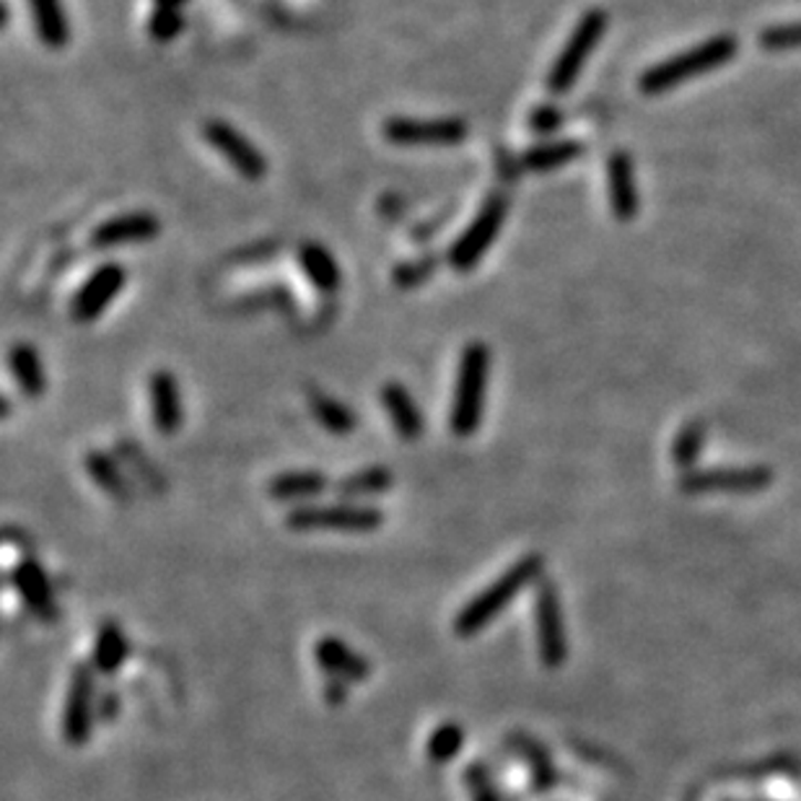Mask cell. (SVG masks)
Instances as JSON below:
<instances>
[{
  "label": "cell",
  "mask_w": 801,
  "mask_h": 801,
  "mask_svg": "<svg viewBox=\"0 0 801 801\" xmlns=\"http://www.w3.org/2000/svg\"><path fill=\"white\" fill-rule=\"evenodd\" d=\"M542 571H545L542 555L529 553L524 558H519V561L511 563L501 576L490 581L482 592L470 596V600L462 604V610L455 615L451 628H455L459 638L478 636V633L486 631L501 612L509 610V604L517 600L527 586H532L534 581L542 579Z\"/></svg>",
  "instance_id": "1"
},
{
  "label": "cell",
  "mask_w": 801,
  "mask_h": 801,
  "mask_svg": "<svg viewBox=\"0 0 801 801\" xmlns=\"http://www.w3.org/2000/svg\"><path fill=\"white\" fill-rule=\"evenodd\" d=\"M462 747H465V729L455 721H444L441 727H436L428 735L426 755L430 762H436V766H447V762L459 758Z\"/></svg>",
  "instance_id": "29"
},
{
  "label": "cell",
  "mask_w": 801,
  "mask_h": 801,
  "mask_svg": "<svg viewBox=\"0 0 801 801\" xmlns=\"http://www.w3.org/2000/svg\"><path fill=\"white\" fill-rule=\"evenodd\" d=\"M316 667L324 672V677L343 679L347 685L366 683L372 677V662L366 659L358 648L345 644L340 636H322L314 644Z\"/></svg>",
  "instance_id": "15"
},
{
  "label": "cell",
  "mask_w": 801,
  "mask_h": 801,
  "mask_svg": "<svg viewBox=\"0 0 801 801\" xmlns=\"http://www.w3.org/2000/svg\"><path fill=\"white\" fill-rule=\"evenodd\" d=\"M517 752L524 758L529 766V778H532V791L534 793H548L555 789L558 783V770L553 766V758L540 742H534L532 737L519 735L517 737Z\"/></svg>",
  "instance_id": "28"
},
{
  "label": "cell",
  "mask_w": 801,
  "mask_h": 801,
  "mask_svg": "<svg viewBox=\"0 0 801 801\" xmlns=\"http://www.w3.org/2000/svg\"><path fill=\"white\" fill-rule=\"evenodd\" d=\"M9 581L11 586L17 589L21 602L27 604V610L32 612L37 620H42V623H55L60 612L55 589H52V581L40 561H34V558H21V561L11 569Z\"/></svg>",
  "instance_id": "13"
},
{
  "label": "cell",
  "mask_w": 801,
  "mask_h": 801,
  "mask_svg": "<svg viewBox=\"0 0 801 801\" xmlns=\"http://www.w3.org/2000/svg\"><path fill=\"white\" fill-rule=\"evenodd\" d=\"M490 379V347L480 340L465 345L459 355L455 395H451L449 428L459 438H470L480 430L482 415H486Z\"/></svg>",
  "instance_id": "2"
},
{
  "label": "cell",
  "mask_w": 801,
  "mask_h": 801,
  "mask_svg": "<svg viewBox=\"0 0 801 801\" xmlns=\"http://www.w3.org/2000/svg\"><path fill=\"white\" fill-rule=\"evenodd\" d=\"M607 183H610L612 214H615L620 221H631V218L638 214V193H636V177H633V162L628 154L610 156Z\"/></svg>",
  "instance_id": "20"
},
{
  "label": "cell",
  "mask_w": 801,
  "mask_h": 801,
  "mask_svg": "<svg viewBox=\"0 0 801 801\" xmlns=\"http://www.w3.org/2000/svg\"><path fill=\"white\" fill-rule=\"evenodd\" d=\"M330 488V478L322 470H289L275 475L268 482V496L281 503H301L314 501Z\"/></svg>",
  "instance_id": "18"
},
{
  "label": "cell",
  "mask_w": 801,
  "mask_h": 801,
  "mask_svg": "<svg viewBox=\"0 0 801 801\" xmlns=\"http://www.w3.org/2000/svg\"><path fill=\"white\" fill-rule=\"evenodd\" d=\"M703 444H706V428L703 423H687V426L679 430L675 444H672V459H675L677 467H693L695 459H698Z\"/></svg>",
  "instance_id": "30"
},
{
  "label": "cell",
  "mask_w": 801,
  "mask_h": 801,
  "mask_svg": "<svg viewBox=\"0 0 801 801\" xmlns=\"http://www.w3.org/2000/svg\"><path fill=\"white\" fill-rule=\"evenodd\" d=\"M100 719L112 721L119 714V695L115 690H104L100 695V708H96Z\"/></svg>",
  "instance_id": "37"
},
{
  "label": "cell",
  "mask_w": 801,
  "mask_h": 801,
  "mask_svg": "<svg viewBox=\"0 0 801 801\" xmlns=\"http://www.w3.org/2000/svg\"><path fill=\"white\" fill-rule=\"evenodd\" d=\"M584 154V146L579 141L565 138V141H553V143H540V146H532L524 150L521 156V166L527 171H555L561 166L576 162V158Z\"/></svg>",
  "instance_id": "27"
},
{
  "label": "cell",
  "mask_w": 801,
  "mask_h": 801,
  "mask_svg": "<svg viewBox=\"0 0 801 801\" xmlns=\"http://www.w3.org/2000/svg\"><path fill=\"white\" fill-rule=\"evenodd\" d=\"M506 216H509V198H506V195H490V198L482 202L480 214L472 218L470 226H467L455 239V245L449 247L447 260L451 270H457V273H472L482 262V257L488 254V249L493 247V241L501 237Z\"/></svg>",
  "instance_id": "5"
},
{
  "label": "cell",
  "mask_w": 801,
  "mask_h": 801,
  "mask_svg": "<svg viewBox=\"0 0 801 801\" xmlns=\"http://www.w3.org/2000/svg\"><path fill=\"white\" fill-rule=\"evenodd\" d=\"M760 48L783 52V50H799L801 48V24H786V27H770L760 34Z\"/></svg>",
  "instance_id": "34"
},
{
  "label": "cell",
  "mask_w": 801,
  "mask_h": 801,
  "mask_svg": "<svg viewBox=\"0 0 801 801\" xmlns=\"http://www.w3.org/2000/svg\"><path fill=\"white\" fill-rule=\"evenodd\" d=\"M83 467H86L89 478L100 490H104L112 501L127 503L131 501V486H127L123 470H119L115 459H112L107 451L92 449L86 457H83Z\"/></svg>",
  "instance_id": "26"
},
{
  "label": "cell",
  "mask_w": 801,
  "mask_h": 801,
  "mask_svg": "<svg viewBox=\"0 0 801 801\" xmlns=\"http://www.w3.org/2000/svg\"><path fill=\"white\" fill-rule=\"evenodd\" d=\"M200 133H202V141H206L218 156H223L226 162H229L231 169L239 174V177L249 179V183H257V179L268 177V169H270L268 158H264L262 150L257 148L254 143L239 131V127L226 123V119L214 117V119H206V123H202Z\"/></svg>",
  "instance_id": "10"
},
{
  "label": "cell",
  "mask_w": 801,
  "mask_h": 801,
  "mask_svg": "<svg viewBox=\"0 0 801 801\" xmlns=\"http://www.w3.org/2000/svg\"><path fill=\"white\" fill-rule=\"evenodd\" d=\"M739 42L735 34H721L714 37V40L698 44V48L679 52V55L664 60V63L648 67V71L641 75V92L646 94H662L669 92V89L679 86L687 79H695V75L716 71V67L727 65L731 58L737 55Z\"/></svg>",
  "instance_id": "3"
},
{
  "label": "cell",
  "mask_w": 801,
  "mask_h": 801,
  "mask_svg": "<svg viewBox=\"0 0 801 801\" xmlns=\"http://www.w3.org/2000/svg\"><path fill=\"white\" fill-rule=\"evenodd\" d=\"M438 268V257L426 254L418 257V260H407L403 264H397L395 273H392V281H395L399 289H415V285L426 283L430 275L436 273Z\"/></svg>",
  "instance_id": "33"
},
{
  "label": "cell",
  "mask_w": 801,
  "mask_h": 801,
  "mask_svg": "<svg viewBox=\"0 0 801 801\" xmlns=\"http://www.w3.org/2000/svg\"><path fill=\"white\" fill-rule=\"evenodd\" d=\"M384 141L399 148H449L470 135L462 117H387L382 123Z\"/></svg>",
  "instance_id": "8"
},
{
  "label": "cell",
  "mask_w": 801,
  "mask_h": 801,
  "mask_svg": "<svg viewBox=\"0 0 801 801\" xmlns=\"http://www.w3.org/2000/svg\"><path fill=\"white\" fill-rule=\"evenodd\" d=\"M156 9H183L187 0H154Z\"/></svg>",
  "instance_id": "38"
},
{
  "label": "cell",
  "mask_w": 801,
  "mask_h": 801,
  "mask_svg": "<svg viewBox=\"0 0 801 801\" xmlns=\"http://www.w3.org/2000/svg\"><path fill=\"white\" fill-rule=\"evenodd\" d=\"M382 405L384 413L392 426H395L397 436L403 441H418L426 430V418H423V410L418 399L413 397V392L405 387L403 382H387L382 387Z\"/></svg>",
  "instance_id": "17"
},
{
  "label": "cell",
  "mask_w": 801,
  "mask_h": 801,
  "mask_svg": "<svg viewBox=\"0 0 801 801\" xmlns=\"http://www.w3.org/2000/svg\"><path fill=\"white\" fill-rule=\"evenodd\" d=\"M9 368L17 387L24 392L29 399H40L48 389V376H44V364L32 343H17L9 353Z\"/></svg>",
  "instance_id": "24"
},
{
  "label": "cell",
  "mask_w": 801,
  "mask_h": 801,
  "mask_svg": "<svg viewBox=\"0 0 801 801\" xmlns=\"http://www.w3.org/2000/svg\"><path fill=\"white\" fill-rule=\"evenodd\" d=\"M185 17L179 9H156L148 17V37L158 44L177 40L185 32Z\"/></svg>",
  "instance_id": "31"
},
{
  "label": "cell",
  "mask_w": 801,
  "mask_h": 801,
  "mask_svg": "<svg viewBox=\"0 0 801 801\" xmlns=\"http://www.w3.org/2000/svg\"><path fill=\"white\" fill-rule=\"evenodd\" d=\"M309 410H312V418L332 436H351L358 428V418H355L351 407L340 403L337 397L324 395L320 389L309 392Z\"/></svg>",
  "instance_id": "25"
},
{
  "label": "cell",
  "mask_w": 801,
  "mask_h": 801,
  "mask_svg": "<svg viewBox=\"0 0 801 801\" xmlns=\"http://www.w3.org/2000/svg\"><path fill=\"white\" fill-rule=\"evenodd\" d=\"M127 270L119 262H104L94 270L71 301V316L79 324H92L107 312L112 301L123 293Z\"/></svg>",
  "instance_id": "11"
},
{
  "label": "cell",
  "mask_w": 801,
  "mask_h": 801,
  "mask_svg": "<svg viewBox=\"0 0 801 801\" xmlns=\"http://www.w3.org/2000/svg\"><path fill=\"white\" fill-rule=\"evenodd\" d=\"M465 783L467 793H470V801H503L501 791L493 783V776L486 768V762H470L465 770Z\"/></svg>",
  "instance_id": "32"
},
{
  "label": "cell",
  "mask_w": 801,
  "mask_h": 801,
  "mask_svg": "<svg viewBox=\"0 0 801 801\" xmlns=\"http://www.w3.org/2000/svg\"><path fill=\"white\" fill-rule=\"evenodd\" d=\"M9 415H11V399L6 397L3 399V418H9Z\"/></svg>",
  "instance_id": "39"
},
{
  "label": "cell",
  "mask_w": 801,
  "mask_h": 801,
  "mask_svg": "<svg viewBox=\"0 0 801 801\" xmlns=\"http://www.w3.org/2000/svg\"><path fill=\"white\" fill-rule=\"evenodd\" d=\"M32 24L48 50H63L71 42V21H67L63 0H29Z\"/></svg>",
  "instance_id": "21"
},
{
  "label": "cell",
  "mask_w": 801,
  "mask_h": 801,
  "mask_svg": "<svg viewBox=\"0 0 801 801\" xmlns=\"http://www.w3.org/2000/svg\"><path fill=\"white\" fill-rule=\"evenodd\" d=\"M299 268L320 293H335L343 285V270L335 254L320 241H304L299 247Z\"/></svg>",
  "instance_id": "19"
},
{
  "label": "cell",
  "mask_w": 801,
  "mask_h": 801,
  "mask_svg": "<svg viewBox=\"0 0 801 801\" xmlns=\"http://www.w3.org/2000/svg\"><path fill=\"white\" fill-rule=\"evenodd\" d=\"M127 656H131V641H127L125 631L117 623L100 625L92 648V667L96 675H115L125 667Z\"/></svg>",
  "instance_id": "23"
},
{
  "label": "cell",
  "mask_w": 801,
  "mask_h": 801,
  "mask_svg": "<svg viewBox=\"0 0 801 801\" xmlns=\"http://www.w3.org/2000/svg\"><path fill=\"white\" fill-rule=\"evenodd\" d=\"M322 695H324V703H327V706H332V708L343 706L347 698V683H343V679H335V677H327L324 679Z\"/></svg>",
  "instance_id": "36"
},
{
  "label": "cell",
  "mask_w": 801,
  "mask_h": 801,
  "mask_svg": "<svg viewBox=\"0 0 801 801\" xmlns=\"http://www.w3.org/2000/svg\"><path fill=\"white\" fill-rule=\"evenodd\" d=\"M607 32V13L594 9L584 13V19L579 21L573 34L565 42V48L561 50V55L550 67L548 73V92L555 96L569 94L573 86H576L581 71H584L586 60L592 58V52L600 40Z\"/></svg>",
  "instance_id": "6"
},
{
  "label": "cell",
  "mask_w": 801,
  "mask_h": 801,
  "mask_svg": "<svg viewBox=\"0 0 801 801\" xmlns=\"http://www.w3.org/2000/svg\"><path fill=\"white\" fill-rule=\"evenodd\" d=\"M150 418L162 436H174L183 426V397H179V382L169 368H158L148 379Z\"/></svg>",
  "instance_id": "16"
},
{
  "label": "cell",
  "mask_w": 801,
  "mask_h": 801,
  "mask_svg": "<svg viewBox=\"0 0 801 801\" xmlns=\"http://www.w3.org/2000/svg\"><path fill=\"white\" fill-rule=\"evenodd\" d=\"M773 482V472L768 467H716V470L687 472L679 480V488L690 496L714 493V490H729V493H755Z\"/></svg>",
  "instance_id": "12"
},
{
  "label": "cell",
  "mask_w": 801,
  "mask_h": 801,
  "mask_svg": "<svg viewBox=\"0 0 801 801\" xmlns=\"http://www.w3.org/2000/svg\"><path fill=\"white\" fill-rule=\"evenodd\" d=\"M384 524V511L374 503L337 501V503H304L289 511L285 527L293 532H376Z\"/></svg>",
  "instance_id": "4"
},
{
  "label": "cell",
  "mask_w": 801,
  "mask_h": 801,
  "mask_svg": "<svg viewBox=\"0 0 801 801\" xmlns=\"http://www.w3.org/2000/svg\"><path fill=\"white\" fill-rule=\"evenodd\" d=\"M162 233V221L150 210H131V214L112 216L102 221L92 231V247L96 252L104 249H117L125 245H141V241H150Z\"/></svg>",
  "instance_id": "14"
},
{
  "label": "cell",
  "mask_w": 801,
  "mask_h": 801,
  "mask_svg": "<svg viewBox=\"0 0 801 801\" xmlns=\"http://www.w3.org/2000/svg\"><path fill=\"white\" fill-rule=\"evenodd\" d=\"M563 112L553 107V104H542V107L532 110V115H529V131H532L534 135H550L555 133L558 127H563Z\"/></svg>",
  "instance_id": "35"
},
{
  "label": "cell",
  "mask_w": 801,
  "mask_h": 801,
  "mask_svg": "<svg viewBox=\"0 0 801 801\" xmlns=\"http://www.w3.org/2000/svg\"><path fill=\"white\" fill-rule=\"evenodd\" d=\"M100 708V695H96V669L92 664H75L67 679V693L63 703V719L60 731L71 747H83L92 739Z\"/></svg>",
  "instance_id": "7"
},
{
  "label": "cell",
  "mask_w": 801,
  "mask_h": 801,
  "mask_svg": "<svg viewBox=\"0 0 801 801\" xmlns=\"http://www.w3.org/2000/svg\"><path fill=\"white\" fill-rule=\"evenodd\" d=\"M534 631H538V652L548 669H561L569 659V633H565L563 604L553 581H538L534 592Z\"/></svg>",
  "instance_id": "9"
},
{
  "label": "cell",
  "mask_w": 801,
  "mask_h": 801,
  "mask_svg": "<svg viewBox=\"0 0 801 801\" xmlns=\"http://www.w3.org/2000/svg\"><path fill=\"white\" fill-rule=\"evenodd\" d=\"M392 486H395V475H392L387 465H368L340 478L335 482V490L343 501L364 503V498L384 496L387 490H392Z\"/></svg>",
  "instance_id": "22"
}]
</instances>
